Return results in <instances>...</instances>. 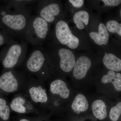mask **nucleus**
I'll return each instance as SVG.
<instances>
[{"instance_id":"nucleus-1","label":"nucleus","mask_w":121,"mask_h":121,"mask_svg":"<svg viewBox=\"0 0 121 121\" xmlns=\"http://www.w3.org/2000/svg\"><path fill=\"white\" fill-rule=\"evenodd\" d=\"M48 81L49 113L63 118L74 92L65 76H54Z\"/></svg>"},{"instance_id":"nucleus-2","label":"nucleus","mask_w":121,"mask_h":121,"mask_svg":"<svg viewBox=\"0 0 121 121\" xmlns=\"http://www.w3.org/2000/svg\"><path fill=\"white\" fill-rule=\"evenodd\" d=\"M44 48L54 76H70L77 59L72 50L52 41L48 42Z\"/></svg>"},{"instance_id":"nucleus-3","label":"nucleus","mask_w":121,"mask_h":121,"mask_svg":"<svg viewBox=\"0 0 121 121\" xmlns=\"http://www.w3.org/2000/svg\"><path fill=\"white\" fill-rule=\"evenodd\" d=\"M21 66L22 71L34 76L44 82L54 76L47 60L44 48L42 45L35 46Z\"/></svg>"},{"instance_id":"nucleus-4","label":"nucleus","mask_w":121,"mask_h":121,"mask_svg":"<svg viewBox=\"0 0 121 121\" xmlns=\"http://www.w3.org/2000/svg\"><path fill=\"white\" fill-rule=\"evenodd\" d=\"M22 92L44 114L49 113L48 93L43 82L26 73L25 85Z\"/></svg>"},{"instance_id":"nucleus-5","label":"nucleus","mask_w":121,"mask_h":121,"mask_svg":"<svg viewBox=\"0 0 121 121\" xmlns=\"http://www.w3.org/2000/svg\"><path fill=\"white\" fill-rule=\"evenodd\" d=\"M51 26L38 15L31 16L25 32L24 39L34 46L42 45L49 39Z\"/></svg>"},{"instance_id":"nucleus-6","label":"nucleus","mask_w":121,"mask_h":121,"mask_svg":"<svg viewBox=\"0 0 121 121\" xmlns=\"http://www.w3.org/2000/svg\"><path fill=\"white\" fill-rule=\"evenodd\" d=\"M32 10V7L21 10H14L11 13H7L2 11L0 13L1 16V21L15 36L24 39Z\"/></svg>"},{"instance_id":"nucleus-7","label":"nucleus","mask_w":121,"mask_h":121,"mask_svg":"<svg viewBox=\"0 0 121 121\" xmlns=\"http://www.w3.org/2000/svg\"><path fill=\"white\" fill-rule=\"evenodd\" d=\"M64 17V16L55 22L49 39L51 38L56 43L70 50H76L80 45V39L73 33L67 21Z\"/></svg>"},{"instance_id":"nucleus-8","label":"nucleus","mask_w":121,"mask_h":121,"mask_svg":"<svg viewBox=\"0 0 121 121\" xmlns=\"http://www.w3.org/2000/svg\"><path fill=\"white\" fill-rule=\"evenodd\" d=\"M95 62L93 57L88 54H83L76 59L71 75L74 86L80 87L90 82V76L94 68Z\"/></svg>"},{"instance_id":"nucleus-9","label":"nucleus","mask_w":121,"mask_h":121,"mask_svg":"<svg viewBox=\"0 0 121 121\" xmlns=\"http://www.w3.org/2000/svg\"><path fill=\"white\" fill-rule=\"evenodd\" d=\"M8 70L0 76V94L23 92L26 82V73L14 69Z\"/></svg>"},{"instance_id":"nucleus-10","label":"nucleus","mask_w":121,"mask_h":121,"mask_svg":"<svg viewBox=\"0 0 121 121\" xmlns=\"http://www.w3.org/2000/svg\"><path fill=\"white\" fill-rule=\"evenodd\" d=\"M28 43L27 41H13L2 59L5 69H14L22 65L26 58Z\"/></svg>"},{"instance_id":"nucleus-11","label":"nucleus","mask_w":121,"mask_h":121,"mask_svg":"<svg viewBox=\"0 0 121 121\" xmlns=\"http://www.w3.org/2000/svg\"><path fill=\"white\" fill-rule=\"evenodd\" d=\"M35 10L37 15L51 25L64 16L61 1L37 0Z\"/></svg>"},{"instance_id":"nucleus-12","label":"nucleus","mask_w":121,"mask_h":121,"mask_svg":"<svg viewBox=\"0 0 121 121\" xmlns=\"http://www.w3.org/2000/svg\"><path fill=\"white\" fill-rule=\"evenodd\" d=\"M91 100V99L89 98L84 93H75L68 106L64 117H87L94 118L90 114Z\"/></svg>"},{"instance_id":"nucleus-13","label":"nucleus","mask_w":121,"mask_h":121,"mask_svg":"<svg viewBox=\"0 0 121 121\" xmlns=\"http://www.w3.org/2000/svg\"><path fill=\"white\" fill-rule=\"evenodd\" d=\"M9 106L11 111L18 114H33L38 115L44 114L33 104L23 92L16 94Z\"/></svg>"},{"instance_id":"nucleus-14","label":"nucleus","mask_w":121,"mask_h":121,"mask_svg":"<svg viewBox=\"0 0 121 121\" xmlns=\"http://www.w3.org/2000/svg\"><path fill=\"white\" fill-rule=\"evenodd\" d=\"M108 109V106L103 95L91 98V113L95 121H105L109 115Z\"/></svg>"},{"instance_id":"nucleus-15","label":"nucleus","mask_w":121,"mask_h":121,"mask_svg":"<svg viewBox=\"0 0 121 121\" xmlns=\"http://www.w3.org/2000/svg\"><path fill=\"white\" fill-rule=\"evenodd\" d=\"M95 84L97 89L109 84L112 85L115 90L121 91V74L108 70L107 73H102L95 78Z\"/></svg>"},{"instance_id":"nucleus-16","label":"nucleus","mask_w":121,"mask_h":121,"mask_svg":"<svg viewBox=\"0 0 121 121\" xmlns=\"http://www.w3.org/2000/svg\"><path fill=\"white\" fill-rule=\"evenodd\" d=\"M90 38L96 45H106L109 39V35L105 25L100 22L97 25V29L91 30L89 33Z\"/></svg>"},{"instance_id":"nucleus-17","label":"nucleus","mask_w":121,"mask_h":121,"mask_svg":"<svg viewBox=\"0 0 121 121\" xmlns=\"http://www.w3.org/2000/svg\"><path fill=\"white\" fill-rule=\"evenodd\" d=\"M103 64L108 70L121 71V59L112 53H105L102 57Z\"/></svg>"},{"instance_id":"nucleus-18","label":"nucleus","mask_w":121,"mask_h":121,"mask_svg":"<svg viewBox=\"0 0 121 121\" xmlns=\"http://www.w3.org/2000/svg\"><path fill=\"white\" fill-rule=\"evenodd\" d=\"M73 22L76 28L79 30H82L89 25L90 15L88 12L80 10L74 13L72 17Z\"/></svg>"},{"instance_id":"nucleus-19","label":"nucleus","mask_w":121,"mask_h":121,"mask_svg":"<svg viewBox=\"0 0 121 121\" xmlns=\"http://www.w3.org/2000/svg\"><path fill=\"white\" fill-rule=\"evenodd\" d=\"M11 111L9 104L7 100L0 97V121H9Z\"/></svg>"},{"instance_id":"nucleus-20","label":"nucleus","mask_w":121,"mask_h":121,"mask_svg":"<svg viewBox=\"0 0 121 121\" xmlns=\"http://www.w3.org/2000/svg\"><path fill=\"white\" fill-rule=\"evenodd\" d=\"M121 115V102L111 107L109 112V117L111 121H118Z\"/></svg>"},{"instance_id":"nucleus-21","label":"nucleus","mask_w":121,"mask_h":121,"mask_svg":"<svg viewBox=\"0 0 121 121\" xmlns=\"http://www.w3.org/2000/svg\"><path fill=\"white\" fill-rule=\"evenodd\" d=\"M108 32L111 33H116L121 36V23L116 20H110L106 25Z\"/></svg>"},{"instance_id":"nucleus-22","label":"nucleus","mask_w":121,"mask_h":121,"mask_svg":"<svg viewBox=\"0 0 121 121\" xmlns=\"http://www.w3.org/2000/svg\"><path fill=\"white\" fill-rule=\"evenodd\" d=\"M64 121H84L87 119L93 120L92 118L87 117H63Z\"/></svg>"},{"instance_id":"nucleus-23","label":"nucleus","mask_w":121,"mask_h":121,"mask_svg":"<svg viewBox=\"0 0 121 121\" xmlns=\"http://www.w3.org/2000/svg\"><path fill=\"white\" fill-rule=\"evenodd\" d=\"M67 2L73 8L80 9L84 5V1L83 0H69L67 1Z\"/></svg>"},{"instance_id":"nucleus-24","label":"nucleus","mask_w":121,"mask_h":121,"mask_svg":"<svg viewBox=\"0 0 121 121\" xmlns=\"http://www.w3.org/2000/svg\"><path fill=\"white\" fill-rule=\"evenodd\" d=\"M51 117L50 113L43 114L34 117L33 121H50Z\"/></svg>"},{"instance_id":"nucleus-25","label":"nucleus","mask_w":121,"mask_h":121,"mask_svg":"<svg viewBox=\"0 0 121 121\" xmlns=\"http://www.w3.org/2000/svg\"><path fill=\"white\" fill-rule=\"evenodd\" d=\"M104 5L108 7H116L121 4V0H100Z\"/></svg>"},{"instance_id":"nucleus-26","label":"nucleus","mask_w":121,"mask_h":121,"mask_svg":"<svg viewBox=\"0 0 121 121\" xmlns=\"http://www.w3.org/2000/svg\"><path fill=\"white\" fill-rule=\"evenodd\" d=\"M34 117H28L25 115L18 114L14 117V121H33Z\"/></svg>"},{"instance_id":"nucleus-27","label":"nucleus","mask_w":121,"mask_h":121,"mask_svg":"<svg viewBox=\"0 0 121 121\" xmlns=\"http://www.w3.org/2000/svg\"><path fill=\"white\" fill-rule=\"evenodd\" d=\"M5 41V37L2 34L0 33V46L4 43Z\"/></svg>"},{"instance_id":"nucleus-28","label":"nucleus","mask_w":121,"mask_h":121,"mask_svg":"<svg viewBox=\"0 0 121 121\" xmlns=\"http://www.w3.org/2000/svg\"><path fill=\"white\" fill-rule=\"evenodd\" d=\"M64 121L63 118H59V119H55V120H52V121Z\"/></svg>"},{"instance_id":"nucleus-29","label":"nucleus","mask_w":121,"mask_h":121,"mask_svg":"<svg viewBox=\"0 0 121 121\" xmlns=\"http://www.w3.org/2000/svg\"><path fill=\"white\" fill-rule=\"evenodd\" d=\"M120 16H121V10H120Z\"/></svg>"}]
</instances>
